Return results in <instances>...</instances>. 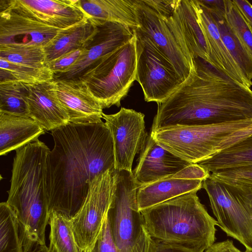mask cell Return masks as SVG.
Listing matches in <instances>:
<instances>
[{
    "label": "cell",
    "instance_id": "7c38bea8",
    "mask_svg": "<svg viewBox=\"0 0 252 252\" xmlns=\"http://www.w3.org/2000/svg\"><path fill=\"white\" fill-rule=\"evenodd\" d=\"M95 22L97 30L84 47L78 61L66 71L54 74V81L78 80L94 63L126 44L134 35L133 30L126 25L111 22Z\"/></svg>",
    "mask_w": 252,
    "mask_h": 252
},
{
    "label": "cell",
    "instance_id": "7a4b0ae2",
    "mask_svg": "<svg viewBox=\"0 0 252 252\" xmlns=\"http://www.w3.org/2000/svg\"><path fill=\"white\" fill-rule=\"evenodd\" d=\"M151 132L175 126L252 120V91L206 61L196 58L189 77L158 104Z\"/></svg>",
    "mask_w": 252,
    "mask_h": 252
},
{
    "label": "cell",
    "instance_id": "e575fe53",
    "mask_svg": "<svg viewBox=\"0 0 252 252\" xmlns=\"http://www.w3.org/2000/svg\"><path fill=\"white\" fill-rule=\"evenodd\" d=\"M83 49L84 48L70 52L52 61L46 66L54 74L63 73L69 69L78 61L83 53Z\"/></svg>",
    "mask_w": 252,
    "mask_h": 252
},
{
    "label": "cell",
    "instance_id": "484cf974",
    "mask_svg": "<svg viewBox=\"0 0 252 252\" xmlns=\"http://www.w3.org/2000/svg\"><path fill=\"white\" fill-rule=\"evenodd\" d=\"M210 11L216 22L225 46L245 79L247 87L251 88L252 86V55L228 24L224 14Z\"/></svg>",
    "mask_w": 252,
    "mask_h": 252
},
{
    "label": "cell",
    "instance_id": "836d02e7",
    "mask_svg": "<svg viewBox=\"0 0 252 252\" xmlns=\"http://www.w3.org/2000/svg\"><path fill=\"white\" fill-rule=\"evenodd\" d=\"M88 252H118L107 218V214L92 249Z\"/></svg>",
    "mask_w": 252,
    "mask_h": 252
},
{
    "label": "cell",
    "instance_id": "2e32d148",
    "mask_svg": "<svg viewBox=\"0 0 252 252\" xmlns=\"http://www.w3.org/2000/svg\"><path fill=\"white\" fill-rule=\"evenodd\" d=\"M210 174L198 164H191L173 175L139 187L136 194L139 210L199 190Z\"/></svg>",
    "mask_w": 252,
    "mask_h": 252
},
{
    "label": "cell",
    "instance_id": "52a82bcc",
    "mask_svg": "<svg viewBox=\"0 0 252 252\" xmlns=\"http://www.w3.org/2000/svg\"><path fill=\"white\" fill-rule=\"evenodd\" d=\"M218 225L252 252V185L219 180L210 175L202 182Z\"/></svg>",
    "mask_w": 252,
    "mask_h": 252
},
{
    "label": "cell",
    "instance_id": "60d3db41",
    "mask_svg": "<svg viewBox=\"0 0 252 252\" xmlns=\"http://www.w3.org/2000/svg\"><path fill=\"white\" fill-rule=\"evenodd\" d=\"M248 22L252 31V5L246 0H233Z\"/></svg>",
    "mask_w": 252,
    "mask_h": 252
},
{
    "label": "cell",
    "instance_id": "ba28073f",
    "mask_svg": "<svg viewBox=\"0 0 252 252\" xmlns=\"http://www.w3.org/2000/svg\"><path fill=\"white\" fill-rule=\"evenodd\" d=\"M252 124V120H249L211 125L175 126L156 130L150 134L160 146L194 164L217 153L224 139Z\"/></svg>",
    "mask_w": 252,
    "mask_h": 252
},
{
    "label": "cell",
    "instance_id": "74e56055",
    "mask_svg": "<svg viewBox=\"0 0 252 252\" xmlns=\"http://www.w3.org/2000/svg\"><path fill=\"white\" fill-rule=\"evenodd\" d=\"M252 134V124L245 128L239 129L227 137L220 143L221 149H225L242 139Z\"/></svg>",
    "mask_w": 252,
    "mask_h": 252
},
{
    "label": "cell",
    "instance_id": "3957f363",
    "mask_svg": "<svg viewBox=\"0 0 252 252\" xmlns=\"http://www.w3.org/2000/svg\"><path fill=\"white\" fill-rule=\"evenodd\" d=\"M50 150L38 139L16 151L6 201L26 236L42 245L49 220L45 175Z\"/></svg>",
    "mask_w": 252,
    "mask_h": 252
},
{
    "label": "cell",
    "instance_id": "d590c367",
    "mask_svg": "<svg viewBox=\"0 0 252 252\" xmlns=\"http://www.w3.org/2000/svg\"><path fill=\"white\" fill-rule=\"evenodd\" d=\"M149 252H198L189 247L164 242L151 238Z\"/></svg>",
    "mask_w": 252,
    "mask_h": 252
},
{
    "label": "cell",
    "instance_id": "1f68e13d",
    "mask_svg": "<svg viewBox=\"0 0 252 252\" xmlns=\"http://www.w3.org/2000/svg\"><path fill=\"white\" fill-rule=\"evenodd\" d=\"M226 20L252 55V31L245 18L233 0H225Z\"/></svg>",
    "mask_w": 252,
    "mask_h": 252
},
{
    "label": "cell",
    "instance_id": "8d00e7d4",
    "mask_svg": "<svg viewBox=\"0 0 252 252\" xmlns=\"http://www.w3.org/2000/svg\"><path fill=\"white\" fill-rule=\"evenodd\" d=\"M144 2L162 18H166L174 11L179 0H143Z\"/></svg>",
    "mask_w": 252,
    "mask_h": 252
},
{
    "label": "cell",
    "instance_id": "5b68a950",
    "mask_svg": "<svg viewBox=\"0 0 252 252\" xmlns=\"http://www.w3.org/2000/svg\"><path fill=\"white\" fill-rule=\"evenodd\" d=\"M138 188L132 172L114 171L107 218L118 252H149L151 237L138 209Z\"/></svg>",
    "mask_w": 252,
    "mask_h": 252
},
{
    "label": "cell",
    "instance_id": "4dcf8cb0",
    "mask_svg": "<svg viewBox=\"0 0 252 252\" xmlns=\"http://www.w3.org/2000/svg\"><path fill=\"white\" fill-rule=\"evenodd\" d=\"M0 59L28 66L37 68L46 66L43 47L0 45Z\"/></svg>",
    "mask_w": 252,
    "mask_h": 252
},
{
    "label": "cell",
    "instance_id": "4316f807",
    "mask_svg": "<svg viewBox=\"0 0 252 252\" xmlns=\"http://www.w3.org/2000/svg\"><path fill=\"white\" fill-rule=\"evenodd\" d=\"M49 252H81L76 242L70 219L52 211L49 214Z\"/></svg>",
    "mask_w": 252,
    "mask_h": 252
},
{
    "label": "cell",
    "instance_id": "e0dca14e",
    "mask_svg": "<svg viewBox=\"0 0 252 252\" xmlns=\"http://www.w3.org/2000/svg\"><path fill=\"white\" fill-rule=\"evenodd\" d=\"M61 30L10 10H0V45L44 47Z\"/></svg>",
    "mask_w": 252,
    "mask_h": 252
},
{
    "label": "cell",
    "instance_id": "277c9868",
    "mask_svg": "<svg viewBox=\"0 0 252 252\" xmlns=\"http://www.w3.org/2000/svg\"><path fill=\"white\" fill-rule=\"evenodd\" d=\"M197 190L140 211L151 238L204 252L216 240L218 222L201 203Z\"/></svg>",
    "mask_w": 252,
    "mask_h": 252
},
{
    "label": "cell",
    "instance_id": "8992f818",
    "mask_svg": "<svg viewBox=\"0 0 252 252\" xmlns=\"http://www.w3.org/2000/svg\"><path fill=\"white\" fill-rule=\"evenodd\" d=\"M136 43L134 32L128 42L101 58L77 80L87 87L103 109L119 107L135 80Z\"/></svg>",
    "mask_w": 252,
    "mask_h": 252
},
{
    "label": "cell",
    "instance_id": "ab89813d",
    "mask_svg": "<svg viewBox=\"0 0 252 252\" xmlns=\"http://www.w3.org/2000/svg\"><path fill=\"white\" fill-rule=\"evenodd\" d=\"M204 252H249L247 250L241 251L234 245L232 240L227 239L221 242L214 243Z\"/></svg>",
    "mask_w": 252,
    "mask_h": 252
},
{
    "label": "cell",
    "instance_id": "83f0119b",
    "mask_svg": "<svg viewBox=\"0 0 252 252\" xmlns=\"http://www.w3.org/2000/svg\"><path fill=\"white\" fill-rule=\"evenodd\" d=\"M0 83L16 82L34 85L53 80L54 74L47 66L33 67L0 59Z\"/></svg>",
    "mask_w": 252,
    "mask_h": 252
},
{
    "label": "cell",
    "instance_id": "9a60e30c",
    "mask_svg": "<svg viewBox=\"0 0 252 252\" xmlns=\"http://www.w3.org/2000/svg\"><path fill=\"white\" fill-rule=\"evenodd\" d=\"M162 18L192 68L196 58L209 63V48L193 0H179L171 15Z\"/></svg>",
    "mask_w": 252,
    "mask_h": 252
},
{
    "label": "cell",
    "instance_id": "44dd1931",
    "mask_svg": "<svg viewBox=\"0 0 252 252\" xmlns=\"http://www.w3.org/2000/svg\"><path fill=\"white\" fill-rule=\"evenodd\" d=\"M198 21L204 33L209 51V63L230 77L247 87L234 59L225 46L211 12L193 0Z\"/></svg>",
    "mask_w": 252,
    "mask_h": 252
},
{
    "label": "cell",
    "instance_id": "d6986e66",
    "mask_svg": "<svg viewBox=\"0 0 252 252\" xmlns=\"http://www.w3.org/2000/svg\"><path fill=\"white\" fill-rule=\"evenodd\" d=\"M27 99L30 117L45 131H52L69 123L54 80L29 85Z\"/></svg>",
    "mask_w": 252,
    "mask_h": 252
},
{
    "label": "cell",
    "instance_id": "30bf717a",
    "mask_svg": "<svg viewBox=\"0 0 252 252\" xmlns=\"http://www.w3.org/2000/svg\"><path fill=\"white\" fill-rule=\"evenodd\" d=\"M114 171L107 170L90 182L86 199L70 221L81 252L91 251L99 233L111 203Z\"/></svg>",
    "mask_w": 252,
    "mask_h": 252
},
{
    "label": "cell",
    "instance_id": "603a6c76",
    "mask_svg": "<svg viewBox=\"0 0 252 252\" xmlns=\"http://www.w3.org/2000/svg\"><path fill=\"white\" fill-rule=\"evenodd\" d=\"M88 17L95 22H111L126 25L132 30L139 27L137 0H79Z\"/></svg>",
    "mask_w": 252,
    "mask_h": 252
},
{
    "label": "cell",
    "instance_id": "d6a6232c",
    "mask_svg": "<svg viewBox=\"0 0 252 252\" xmlns=\"http://www.w3.org/2000/svg\"><path fill=\"white\" fill-rule=\"evenodd\" d=\"M210 176L226 182L252 185V165L220 170Z\"/></svg>",
    "mask_w": 252,
    "mask_h": 252
},
{
    "label": "cell",
    "instance_id": "cb8c5ba5",
    "mask_svg": "<svg viewBox=\"0 0 252 252\" xmlns=\"http://www.w3.org/2000/svg\"><path fill=\"white\" fill-rule=\"evenodd\" d=\"M97 30V23L88 19L70 28L61 30L57 35L43 47L45 65L74 50L83 48Z\"/></svg>",
    "mask_w": 252,
    "mask_h": 252
},
{
    "label": "cell",
    "instance_id": "f1b7e54d",
    "mask_svg": "<svg viewBox=\"0 0 252 252\" xmlns=\"http://www.w3.org/2000/svg\"><path fill=\"white\" fill-rule=\"evenodd\" d=\"M0 252H23L20 225L6 201L0 204Z\"/></svg>",
    "mask_w": 252,
    "mask_h": 252
},
{
    "label": "cell",
    "instance_id": "5bb4252c",
    "mask_svg": "<svg viewBox=\"0 0 252 252\" xmlns=\"http://www.w3.org/2000/svg\"><path fill=\"white\" fill-rule=\"evenodd\" d=\"M136 14L139 27L135 30L151 41L184 82L192 68L163 18L143 0H137Z\"/></svg>",
    "mask_w": 252,
    "mask_h": 252
},
{
    "label": "cell",
    "instance_id": "d4e9b609",
    "mask_svg": "<svg viewBox=\"0 0 252 252\" xmlns=\"http://www.w3.org/2000/svg\"><path fill=\"white\" fill-rule=\"evenodd\" d=\"M195 164L210 173L252 165V134Z\"/></svg>",
    "mask_w": 252,
    "mask_h": 252
},
{
    "label": "cell",
    "instance_id": "9c48e42d",
    "mask_svg": "<svg viewBox=\"0 0 252 252\" xmlns=\"http://www.w3.org/2000/svg\"><path fill=\"white\" fill-rule=\"evenodd\" d=\"M136 41V79L147 102L162 103L184 81L170 61L146 36L133 30Z\"/></svg>",
    "mask_w": 252,
    "mask_h": 252
},
{
    "label": "cell",
    "instance_id": "8fae6325",
    "mask_svg": "<svg viewBox=\"0 0 252 252\" xmlns=\"http://www.w3.org/2000/svg\"><path fill=\"white\" fill-rule=\"evenodd\" d=\"M144 117L141 112L124 107L115 114L103 113L113 139L116 170L132 171L134 157L144 148L148 136Z\"/></svg>",
    "mask_w": 252,
    "mask_h": 252
},
{
    "label": "cell",
    "instance_id": "6da1fadb",
    "mask_svg": "<svg viewBox=\"0 0 252 252\" xmlns=\"http://www.w3.org/2000/svg\"><path fill=\"white\" fill-rule=\"evenodd\" d=\"M51 134L54 147L47 156L45 175L49 212L71 219L84 203L90 182L116 170L113 139L102 121L69 123Z\"/></svg>",
    "mask_w": 252,
    "mask_h": 252
},
{
    "label": "cell",
    "instance_id": "ac0fdd59",
    "mask_svg": "<svg viewBox=\"0 0 252 252\" xmlns=\"http://www.w3.org/2000/svg\"><path fill=\"white\" fill-rule=\"evenodd\" d=\"M140 153L132 171L139 187L173 175L192 164L160 146L150 134Z\"/></svg>",
    "mask_w": 252,
    "mask_h": 252
},
{
    "label": "cell",
    "instance_id": "7402d4cb",
    "mask_svg": "<svg viewBox=\"0 0 252 252\" xmlns=\"http://www.w3.org/2000/svg\"><path fill=\"white\" fill-rule=\"evenodd\" d=\"M45 131L30 117L0 112V155L36 141Z\"/></svg>",
    "mask_w": 252,
    "mask_h": 252
},
{
    "label": "cell",
    "instance_id": "f35d334b",
    "mask_svg": "<svg viewBox=\"0 0 252 252\" xmlns=\"http://www.w3.org/2000/svg\"><path fill=\"white\" fill-rule=\"evenodd\" d=\"M22 237L23 252H49L46 245L30 239L20 228Z\"/></svg>",
    "mask_w": 252,
    "mask_h": 252
},
{
    "label": "cell",
    "instance_id": "4fadbf2b",
    "mask_svg": "<svg viewBox=\"0 0 252 252\" xmlns=\"http://www.w3.org/2000/svg\"><path fill=\"white\" fill-rule=\"evenodd\" d=\"M5 9L61 30L89 18L79 0H0V10Z\"/></svg>",
    "mask_w": 252,
    "mask_h": 252
},
{
    "label": "cell",
    "instance_id": "f546056e",
    "mask_svg": "<svg viewBox=\"0 0 252 252\" xmlns=\"http://www.w3.org/2000/svg\"><path fill=\"white\" fill-rule=\"evenodd\" d=\"M29 86L16 82L0 83V112L30 117L27 99Z\"/></svg>",
    "mask_w": 252,
    "mask_h": 252
},
{
    "label": "cell",
    "instance_id": "b9f144b4",
    "mask_svg": "<svg viewBox=\"0 0 252 252\" xmlns=\"http://www.w3.org/2000/svg\"><path fill=\"white\" fill-rule=\"evenodd\" d=\"M198 2L212 11L220 12L225 14V0H197Z\"/></svg>",
    "mask_w": 252,
    "mask_h": 252
},
{
    "label": "cell",
    "instance_id": "ffe728a7",
    "mask_svg": "<svg viewBox=\"0 0 252 252\" xmlns=\"http://www.w3.org/2000/svg\"><path fill=\"white\" fill-rule=\"evenodd\" d=\"M58 98L73 124L101 121L103 108L87 87L80 81H54Z\"/></svg>",
    "mask_w": 252,
    "mask_h": 252
}]
</instances>
